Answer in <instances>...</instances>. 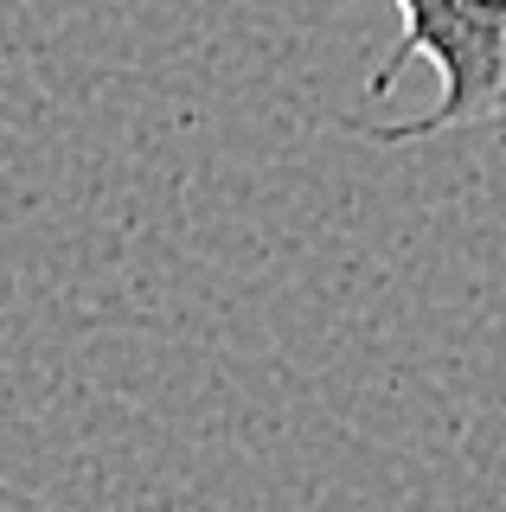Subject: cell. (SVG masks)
<instances>
[{
	"label": "cell",
	"instance_id": "6da1fadb",
	"mask_svg": "<svg viewBox=\"0 0 506 512\" xmlns=\"http://www.w3.org/2000/svg\"><path fill=\"white\" fill-rule=\"evenodd\" d=\"M398 7V45L372 71V90H391L404 64H436L442 96L410 122H372L366 135L398 148V141H423L442 128L494 122L506 116V0H391Z\"/></svg>",
	"mask_w": 506,
	"mask_h": 512
}]
</instances>
